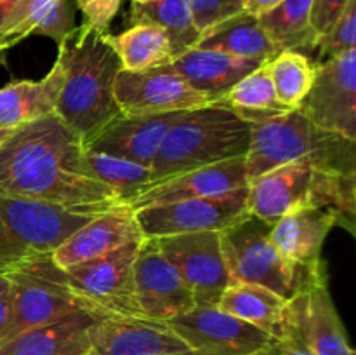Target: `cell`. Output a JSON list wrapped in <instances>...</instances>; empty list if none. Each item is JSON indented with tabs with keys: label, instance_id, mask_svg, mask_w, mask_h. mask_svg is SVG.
Instances as JSON below:
<instances>
[{
	"label": "cell",
	"instance_id": "6da1fadb",
	"mask_svg": "<svg viewBox=\"0 0 356 355\" xmlns=\"http://www.w3.org/2000/svg\"><path fill=\"white\" fill-rule=\"evenodd\" d=\"M0 194L66 207L124 204L90 174L82 139L54 113L19 125L0 145Z\"/></svg>",
	"mask_w": 356,
	"mask_h": 355
},
{
	"label": "cell",
	"instance_id": "7a4b0ae2",
	"mask_svg": "<svg viewBox=\"0 0 356 355\" xmlns=\"http://www.w3.org/2000/svg\"><path fill=\"white\" fill-rule=\"evenodd\" d=\"M106 35L76 26L58 45L65 82L54 115L83 145L120 115L115 100V80L122 65Z\"/></svg>",
	"mask_w": 356,
	"mask_h": 355
},
{
	"label": "cell",
	"instance_id": "3957f363",
	"mask_svg": "<svg viewBox=\"0 0 356 355\" xmlns=\"http://www.w3.org/2000/svg\"><path fill=\"white\" fill-rule=\"evenodd\" d=\"M356 171L323 166L316 160L284 164L254 178L247 184V212L277 223L302 207L329 209L339 226L355 233Z\"/></svg>",
	"mask_w": 356,
	"mask_h": 355
},
{
	"label": "cell",
	"instance_id": "277c9868",
	"mask_svg": "<svg viewBox=\"0 0 356 355\" xmlns=\"http://www.w3.org/2000/svg\"><path fill=\"white\" fill-rule=\"evenodd\" d=\"M250 122L226 104L209 103L188 110L170 125L152 164L155 181L186 171L245 157ZM153 181V183H155Z\"/></svg>",
	"mask_w": 356,
	"mask_h": 355
},
{
	"label": "cell",
	"instance_id": "5b68a950",
	"mask_svg": "<svg viewBox=\"0 0 356 355\" xmlns=\"http://www.w3.org/2000/svg\"><path fill=\"white\" fill-rule=\"evenodd\" d=\"M243 160L249 181L298 160L356 171V141L323 131L301 110H289L250 124V143Z\"/></svg>",
	"mask_w": 356,
	"mask_h": 355
},
{
	"label": "cell",
	"instance_id": "8992f818",
	"mask_svg": "<svg viewBox=\"0 0 356 355\" xmlns=\"http://www.w3.org/2000/svg\"><path fill=\"white\" fill-rule=\"evenodd\" d=\"M104 209L108 207H66L0 194V271L52 256L72 233Z\"/></svg>",
	"mask_w": 356,
	"mask_h": 355
},
{
	"label": "cell",
	"instance_id": "52a82bcc",
	"mask_svg": "<svg viewBox=\"0 0 356 355\" xmlns=\"http://www.w3.org/2000/svg\"><path fill=\"white\" fill-rule=\"evenodd\" d=\"M219 240L232 284L261 285L287 301L301 294L320 267L308 270L289 263L271 240L270 223L256 216L247 214L219 232Z\"/></svg>",
	"mask_w": 356,
	"mask_h": 355
},
{
	"label": "cell",
	"instance_id": "ba28073f",
	"mask_svg": "<svg viewBox=\"0 0 356 355\" xmlns=\"http://www.w3.org/2000/svg\"><path fill=\"white\" fill-rule=\"evenodd\" d=\"M13 282V312L2 341L79 310H90L51 256L7 270Z\"/></svg>",
	"mask_w": 356,
	"mask_h": 355
},
{
	"label": "cell",
	"instance_id": "9c48e42d",
	"mask_svg": "<svg viewBox=\"0 0 356 355\" xmlns=\"http://www.w3.org/2000/svg\"><path fill=\"white\" fill-rule=\"evenodd\" d=\"M141 242L127 244L94 261L63 268L70 284L94 312L145 319L134 292V260Z\"/></svg>",
	"mask_w": 356,
	"mask_h": 355
},
{
	"label": "cell",
	"instance_id": "30bf717a",
	"mask_svg": "<svg viewBox=\"0 0 356 355\" xmlns=\"http://www.w3.org/2000/svg\"><path fill=\"white\" fill-rule=\"evenodd\" d=\"M247 214V187L219 197L188 198L134 211L145 239L179 233L222 232Z\"/></svg>",
	"mask_w": 356,
	"mask_h": 355
},
{
	"label": "cell",
	"instance_id": "8fae6325",
	"mask_svg": "<svg viewBox=\"0 0 356 355\" xmlns=\"http://www.w3.org/2000/svg\"><path fill=\"white\" fill-rule=\"evenodd\" d=\"M315 65V80L298 110L323 131L356 141V49Z\"/></svg>",
	"mask_w": 356,
	"mask_h": 355
},
{
	"label": "cell",
	"instance_id": "7c38bea8",
	"mask_svg": "<svg viewBox=\"0 0 356 355\" xmlns=\"http://www.w3.org/2000/svg\"><path fill=\"white\" fill-rule=\"evenodd\" d=\"M155 242L191 291L195 306L218 305L222 291L232 284L219 232L179 233L159 237Z\"/></svg>",
	"mask_w": 356,
	"mask_h": 355
},
{
	"label": "cell",
	"instance_id": "4fadbf2b",
	"mask_svg": "<svg viewBox=\"0 0 356 355\" xmlns=\"http://www.w3.org/2000/svg\"><path fill=\"white\" fill-rule=\"evenodd\" d=\"M167 326L202 355H250L277 343L273 336L218 306H195Z\"/></svg>",
	"mask_w": 356,
	"mask_h": 355
},
{
	"label": "cell",
	"instance_id": "5bb4252c",
	"mask_svg": "<svg viewBox=\"0 0 356 355\" xmlns=\"http://www.w3.org/2000/svg\"><path fill=\"white\" fill-rule=\"evenodd\" d=\"M115 100L124 115L172 113L214 103L195 90L170 63L143 72L120 70L115 80Z\"/></svg>",
	"mask_w": 356,
	"mask_h": 355
},
{
	"label": "cell",
	"instance_id": "9a60e30c",
	"mask_svg": "<svg viewBox=\"0 0 356 355\" xmlns=\"http://www.w3.org/2000/svg\"><path fill=\"white\" fill-rule=\"evenodd\" d=\"M134 292L145 319L167 322L195 308L193 294L160 253L155 239H143L136 254Z\"/></svg>",
	"mask_w": 356,
	"mask_h": 355
},
{
	"label": "cell",
	"instance_id": "2e32d148",
	"mask_svg": "<svg viewBox=\"0 0 356 355\" xmlns=\"http://www.w3.org/2000/svg\"><path fill=\"white\" fill-rule=\"evenodd\" d=\"M243 159L245 157L163 178L139 191L127 202V205L136 211L148 205L169 204V202L188 200V198L219 197L245 188L249 184V178H247Z\"/></svg>",
	"mask_w": 356,
	"mask_h": 355
},
{
	"label": "cell",
	"instance_id": "e0dca14e",
	"mask_svg": "<svg viewBox=\"0 0 356 355\" xmlns=\"http://www.w3.org/2000/svg\"><path fill=\"white\" fill-rule=\"evenodd\" d=\"M136 221L134 209L127 204H117L80 226L52 253V261L59 268L87 263L103 258L127 244L143 240Z\"/></svg>",
	"mask_w": 356,
	"mask_h": 355
},
{
	"label": "cell",
	"instance_id": "ac0fdd59",
	"mask_svg": "<svg viewBox=\"0 0 356 355\" xmlns=\"http://www.w3.org/2000/svg\"><path fill=\"white\" fill-rule=\"evenodd\" d=\"M96 355H156L188 350L167 322L139 317L99 315L90 327Z\"/></svg>",
	"mask_w": 356,
	"mask_h": 355
},
{
	"label": "cell",
	"instance_id": "d6986e66",
	"mask_svg": "<svg viewBox=\"0 0 356 355\" xmlns=\"http://www.w3.org/2000/svg\"><path fill=\"white\" fill-rule=\"evenodd\" d=\"M188 111V110H186ZM184 111L155 115L120 113L86 143V148L152 167L170 125Z\"/></svg>",
	"mask_w": 356,
	"mask_h": 355
},
{
	"label": "cell",
	"instance_id": "ffe728a7",
	"mask_svg": "<svg viewBox=\"0 0 356 355\" xmlns=\"http://www.w3.org/2000/svg\"><path fill=\"white\" fill-rule=\"evenodd\" d=\"M104 313L79 310L0 343V355H86L92 352L90 327Z\"/></svg>",
	"mask_w": 356,
	"mask_h": 355
},
{
	"label": "cell",
	"instance_id": "44dd1931",
	"mask_svg": "<svg viewBox=\"0 0 356 355\" xmlns=\"http://www.w3.org/2000/svg\"><path fill=\"white\" fill-rule=\"evenodd\" d=\"M336 226L339 219L329 209L302 207L271 225V240L289 263L312 270L323 263L322 247Z\"/></svg>",
	"mask_w": 356,
	"mask_h": 355
},
{
	"label": "cell",
	"instance_id": "7402d4cb",
	"mask_svg": "<svg viewBox=\"0 0 356 355\" xmlns=\"http://www.w3.org/2000/svg\"><path fill=\"white\" fill-rule=\"evenodd\" d=\"M302 313L308 341L315 355H355L343 320L329 291L325 263L313 271L302 289Z\"/></svg>",
	"mask_w": 356,
	"mask_h": 355
},
{
	"label": "cell",
	"instance_id": "603a6c76",
	"mask_svg": "<svg viewBox=\"0 0 356 355\" xmlns=\"http://www.w3.org/2000/svg\"><path fill=\"white\" fill-rule=\"evenodd\" d=\"M266 61L236 58L207 49H190L176 56L170 66L193 87L211 101H221L233 86L254 68Z\"/></svg>",
	"mask_w": 356,
	"mask_h": 355
},
{
	"label": "cell",
	"instance_id": "cb8c5ba5",
	"mask_svg": "<svg viewBox=\"0 0 356 355\" xmlns=\"http://www.w3.org/2000/svg\"><path fill=\"white\" fill-rule=\"evenodd\" d=\"M65 72L56 59L51 72L40 80H17L0 89V127L16 129L54 113L61 94Z\"/></svg>",
	"mask_w": 356,
	"mask_h": 355
},
{
	"label": "cell",
	"instance_id": "d4e9b609",
	"mask_svg": "<svg viewBox=\"0 0 356 355\" xmlns=\"http://www.w3.org/2000/svg\"><path fill=\"white\" fill-rule=\"evenodd\" d=\"M195 47L259 61H270L280 52L259 19L245 10L205 30Z\"/></svg>",
	"mask_w": 356,
	"mask_h": 355
},
{
	"label": "cell",
	"instance_id": "484cf974",
	"mask_svg": "<svg viewBox=\"0 0 356 355\" xmlns=\"http://www.w3.org/2000/svg\"><path fill=\"white\" fill-rule=\"evenodd\" d=\"M216 306L278 340L287 317L289 301L261 285L229 284Z\"/></svg>",
	"mask_w": 356,
	"mask_h": 355
},
{
	"label": "cell",
	"instance_id": "4316f807",
	"mask_svg": "<svg viewBox=\"0 0 356 355\" xmlns=\"http://www.w3.org/2000/svg\"><path fill=\"white\" fill-rule=\"evenodd\" d=\"M108 42L120 59L122 70L143 72L169 65L174 59L172 45L165 31L156 24H131L118 35H106Z\"/></svg>",
	"mask_w": 356,
	"mask_h": 355
},
{
	"label": "cell",
	"instance_id": "83f0119b",
	"mask_svg": "<svg viewBox=\"0 0 356 355\" xmlns=\"http://www.w3.org/2000/svg\"><path fill=\"white\" fill-rule=\"evenodd\" d=\"M129 24L149 23L162 28L172 45L174 58L190 51L200 38L186 0H155L149 3H131Z\"/></svg>",
	"mask_w": 356,
	"mask_h": 355
},
{
	"label": "cell",
	"instance_id": "f1b7e54d",
	"mask_svg": "<svg viewBox=\"0 0 356 355\" xmlns=\"http://www.w3.org/2000/svg\"><path fill=\"white\" fill-rule=\"evenodd\" d=\"M278 51H315L312 0H282L275 9L257 17Z\"/></svg>",
	"mask_w": 356,
	"mask_h": 355
},
{
	"label": "cell",
	"instance_id": "f546056e",
	"mask_svg": "<svg viewBox=\"0 0 356 355\" xmlns=\"http://www.w3.org/2000/svg\"><path fill=\"white\" fill-rule=\"evenodd\" d=\"M219 103L226 104L229 110H233L250 124L271 117V115L289 111L277 97L273 79H271L270 61L263 63L247 73Z\"/></svg>",
	"mask_w": 356,
	"mask_h": 355
},
{
	"label": "cell",
	"instance_id": "4dcf8cb0",
	"mask_svg": "<svg viewBox=\"0 0 356 355\" xmlns=\"http://www.w3.org/2000/svg\"><path fill=\"white\" fill-rule=\"evenodd\" d=\"M86 164L90 174L99 183L110 188L124 204L132 197L148 188L155 181L153 169L149 166L120 159V157L106 155V153L92 152L86 148Z\"/></svg>",
	"mask_w": 356,
	"mask_h": 355
},
{
	"label": "cell",
	"instance_id": "1f68e13d",
	"mask_svg": "<svg viewBox=\"0 0 356 355\" xmlns=\"http://www.w3.org/2000/svg\"><path fill=\"white\" fill-rule=\"evenodd\" d=\"M270 68L278 101L287 110H298L315 80V61L305 52L282 51L270 59Z\"/></svg>",
	"mask_w": 356,
	"mask_h": 355
},
{
	"label": "cell",
	"instance_id": "d6a6232c",
	"mask_svg": "<svg viewBox=\"0 0 356 355\" xmlns=\"http://www.w3.org/2000/svg\"><path fill=\"white\" fill-rule=\"evenodd\" d=\"M356 49V0H351L332 26L316 40V61H325L332 56Z\"/></svg>",
	"mask_w": 356,
	"mask_h": 355
},
{
	"label": "cell",
	"instance_id": "836d02e7",
	"mask_svg": "<svg viewBox=\"0 0 356 355\" xmlns=\"http://www.w3.org/2000/svg\"><path fill=\"white\" fill-rule=\"evenodd\" d=\"M51 3L52 0H21L6 30L0 33V51L13 47L30 35H35V30L42 23Z\"/></svg>",
	"mask_w": 356,
	"mask_h": 355
},
{
	"label": "cell",
	"instance_id": "e575fe53",
	"mask_svg": "<svg viewBox=\"0 0 356 355\" xmlns=\"http://www.w3.org/2000/svg\"><path fill=\"white\" fill-rule=\"evenodd\" d=\"M277 343L280 348V355H315L308 341V334H306L301 294L289 299L287 317H285Z\"/></svg>",
	"mask_w": 356,
	"mask_h": 355
},
{
	"label": "cell",
	"instance_id": "d590c367",
	"mask_svg": "<svg viewBox=\"0 0 356 355\" xmlns=\"http://www.w3.org/2000/svg\"><path fill=\"white\" fill-rule=\"evenodd\" d=\"M75 0H52L35 35H44L61 45L75 31Z\"/></svg>",
	"mask_w": 356,
	"mask_h": 355
},
{
	"label": "cell",
	"instance_id": "8d00e7d4",
	"mask_svg": "<svg viewBox=\"0 0 356 355\" xmlns=\"http://www.w3.org/2000/svg\"><path fill=\"white\" fill-rule=\"evenodd\" d=\"M200 35L214 24L243 13V0H186Z\"/></svg>",
	"mask_w": 356,
	"mask_h": 355
},
{
	"label": "cell",
	"instance_id": "74e56055",
	"mask_svg": "<svg viewBox=\"0 0 356 355\" xmlns=\"http://www.w3.org/2000/svg\"><path fill=\"white\" fill-rule=\"evenodd\" d=\"M124 0H75V6L82 13L83 30L108 33L111 21L117 16Z\"/></svg>",
	"mask_w": 356,
	"mask_h": 355
},
{
	"label": "cell",
	"instance_id": "f35d334b",
	"mask_svg": "<svg viewBox=\"0 0 356 355\" xmlns=\"http://www.w3.org/2000/svg\"><path fill=\"white\" fill-rule=\"evenodd\" d=\"M350 2L351 0H312V28L316 40L332 26Z\"/></svg>",
	"mask_w": 356,
	"mask_h": 355
},
{
	"label": "cell",
	"instance_id": "ab89813d",
	"mask_svg": "<svg viewBox=\"0 0 356 355\" xmlns=\"http://www.w3.org/2000/svg\"><path fill=\"white\" fill-rule=\"evenodd\" d=\"M13 312V282L7 271H0V340L10 322Z\"/></svg>",
	"mask_w": 356,
	"mask_h": 355
},
{
	"label": "cell",
	"instance_id": "60d3db41",
	"mask_svg": "<svg viewBox=\"0 0 356 355\" xmlns=\"http://www.w3.org/2000/svg\"><path fill=\"white\" fill-rule=\"evenodd\" d=\"M280 2L282 0H243V10L247 14H252V16L259 17L263 14H266L268 10L275 9Z\"/></svg>",
	"mask_w": 356,
	"mask_h": 355
},
{
	"label": "cell",
	"instance_id": "b9f144b4",
	"mask_svg": "<svg viewBox=\"0 0 356 355\" xmlns=\"http://www.w3.org/2000/svg\"><path fill=\"white\" fill-rule=\"evenodd\" d=\"M21 0H0V33L6 30L7 23L13 17L14 10L19 6Z\"/></svg>",
	"mask_w": 356,
	"mask_h": 355
},
{
	"label": "cell",
	"instance_id": "7bdbcfd3",
	"mask_svg": "<svg viewBox=\"0 0 356 355\" xmlns=\"http://www.w3.org/2000/svg\"><path fill=\"white\" fill-rule=\"evenodd\" d=\"M250 355H280V348H278V343L270 345V347L263 348V350H257Z\"/></svg>",
	"mask_w": 356,
	"mask_h": 355
},
{
	"label": "cell",
	"instance_id": "ee69618b",
	"mask_svg": "<svg viewBox=\"0 0 356 355\" xmlns=\"http://www.w3.org/2000/svg\"><path fill=\"white\" fill-rule=\"evenodd\" d=\"M156 355H202L200 352L197 350H191V348H188V350H179V352H167V354H156Z\"/></svg>",
	"mask_w": 356,
	"mask_h": 355
},
{
	"label": "cell",
	"instance_id": "f6af8a7d",
	"mask_svg": "<svg viewBox=\"0 0 356 355\" xmlns=\"http://www.w3.org/2000/svg\"><path fill=\"white\" fill-rule=\"evenodd\" d=\"M14 129H6V127H0V145H2L3 141H6L7 138L10 136V132H13Z\"/></svg>",
	"mask_w": 356,
	"mask_h": 355
},
{
	"label": "cell",
	"instance_id": "bcb514c9",
	"mask_svg": "<svg viewBox=\"0 0 356 355\" xmlns=\"http://www.w3.org/2000/svg\"><path fill=\"white\" fill-rule=\"evenodd\" d=\"M149 2H155V0H132V3H149Z\"/></svg>",
	"mask_w": 356,
	"mask_h": 355
},
{
	"label": "cell",
	"instance_id": "7dc6e473",
	"mask_svg": "<svg viewBox=\"0 0 356 355\" xmlns=\"http://www.w3.org/2000/svg\"><path fill=\"white\" fill-rule=\"evenodd\" d=\"M86 355H96V354H94V352H89V354H86Z\"/></svg>",
	"mask_w": 356,
	"mask_h": 355
}]
</instances>
